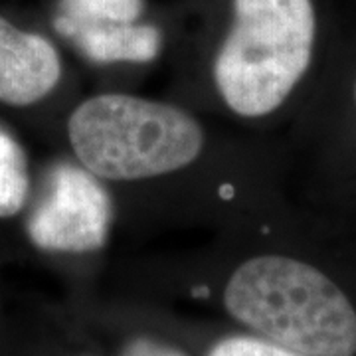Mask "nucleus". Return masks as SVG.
<instances>
[{
  "label": "nucleus",
  "instance_id": "nucleus-2",
  "mask_svg": "<svg viewBox=\"0 0 356 356\" xmlns=\"http://www.w3.org/2000/svg\"><path fill=\"white\" fill-rule=\"evenodd\" d=\"M317 36L313 0H228L222 26L170 64V97L255 135L305 83Z\"/></svg>",
  "mask_w": 356,
  "mask_h": 356
},
{
  "label": "nucleus",
  "instance_id": "nucleus-9",
  "mask_svg": "<svg viewBox=\"0 0 356 356\" xmlns=\"http://www.w3.org/2000/svg\"><path fill=\"white\" fill-rule=\"evenodd\" d=\"M204 356H305L254 332H229L214 339Z\"/></svg>",
  "mask_w": 356,
  "mask_h": 356
},
{
  "label": "nucleus",
  "instance_id": "nucleus-6",
  "mask_svg": "<svg viewBox=\"0 0 356 356\" xmlns=\"http://www.w3.org/2000/svg\"><path fill=\"white\" fill-rule=\"evenodd\" d=\"M72 74L62 48L46 34L20 28L0 14V105L34 109L72 93Z\"/></svg>",
  "mask_w": 356,
  "mask_h": 356
},
{
  "label": "nucleus",
  "instance_id": "nucleus-11",
  "mask_svg": "<svg viewBox=\"0 0 356 356\" xmlns=\"http://www.w3.org/2000/svg\"><path fill=\"white\" fill-rule=\"evenodd\" d=\"M353 97H355V105H356V81H355V89H353Z\"/></svg>",
  "mask_w": 356,
  "mask_h": 356
},
{
  "label": "nucleus",
  "instance_id": "nucleus-4",
  "mask_svg": "<svg viewBox=\"0 0 356 356\" xmlns=\"http://www.w3.org/2000/svg\"><path fill=\"white\" fill-rule=\"evenodd\" d=\"M24 214L30 245L58 257H99L121 228L111 191L67 153L46 165Z\"/></svg>",
  "mask_w": 356,
  "mask_h": 356
},
{
  "label": "nucleus",
  "instance_id": "nucleus-5",
  "mask_svg": "<svg viewBox=\"0 0 356 356\" xmlns=\"http://www.w3.org/2000/svg\"><path fill=\"white\" fill-rule=\"evenodd\" d=\"M51 32L86 70L103 77L102 88H127L159 67L170 50L163 26L151 18L137 22H76L51 16Z\"/></svg>",
  "mask_w": 356,
  "mask_h": 356
},
{
  "label": "nucleus",
  "instance_id": "nucleus-3",
  "mask_svg": "<svg viewBox=\"0 0 356 356\" xmlns=\"http://www.w3.org/2000/svg\"><path fill=\"white\" fill-rule=\"evenodd\" d=\"M222 236L238 254L228 261L220 303L243 331L305 356H356V307L323 269L269 250L259 232Z\"/></svg>",
  "mask_w": 356,
  "mask_h": 356
},
{
  "label": "nucleus",
  "instance_id": "nucleus-10",
  "mask_svg": "<svg viewBox=\"0 0 356 356\" xmlns=\"http://www.w3.org/2000/svg\"><path fill=\"white\" fill-rule=\"evenodd\" d=\"M117 356H191V353L163 337L135 332L121 341Z\"/></svg>",
  "mask_w": 356,
  "mask_h": 356
},
{
  "label": "nucleus",
  "instance_id": "nucleus-7",
  "mask_svg": "<svg viewBox=\"0 0 356 356\" xmlns=\"http://www.w3.org/2000/svg\"><path fill=\"white\" fill-rule=\"evenodd\" d=\"M34 191L30 161L13 131L0 125V220L24 214Z\"/></svg>",
  "mask_w": 356,
  "mask_h": 356
},
{
  "label": "nucleus",
  "instance_id": "nucleus-1",
  "mask_svg": "<svg viewBox=\"0 0 356 356\" xmlns=\"http://www.w3.org/2000/svg\"><path fill=\"white\" fill-rule=\"evenodd\" d=\"M60 129L65 153L111 191L123 228H277L264 145L188 103L97 88L70 103Z\"/></svg>",
  "mask_w": 356,
  "mask_h": 356
},
{
  "label": "nucleus",
  "instance_id": "nucleus-8",
  "mask_svg": "<svg viewBox=\"0 0 356 356\" xmlns=\"http://www.w3.org/2000/svg\"><path fill=\"white\" fill-rule=\"evenodd\" d=\"M51 16L76 22H137L149 18L147 0H58Z\"/></svg>",
  "mask_w": 356,
  "mask_h": 356
}]
</instances>
